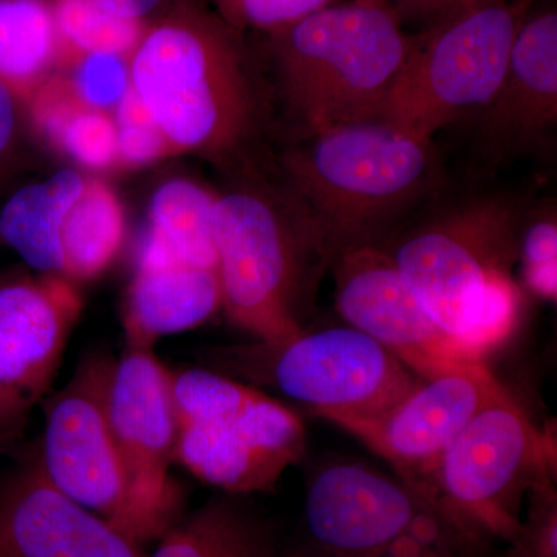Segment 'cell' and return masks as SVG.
Instances as JSON below:
<instances>
[{
	"mask_svg": "<svg viewBox=\"0 0 557 557\" xmlns=\"http://www.w3.org/2000/svg\"><path fill=\"white\" fill-rule=\"evenodd\" d=\"M131 87L171 152L223 157L251 135L258 109L239 40L194 5L148 24L129 57Z\"/></svg>",
	"mask_w": 557,
	"mask_h": 557,
	"instance_id": "obj_1",
	"label": "cell"
},
{
	"mask_svg": "<svg viewBox=\"0 0 557 557\" xmlns=\"http://www.w3.org/2000/svg\"><path fill=\"white\" fill-rule=\"evenodd\" d=\"M292 196L327 248L383 240L384 230L438 183L432 139L384 120L339 124L307 135L285 159Z\"/></svg>",
	"mask_w": 557,
	"mask_h": 557,
	"instance_id": "obj_2",
	"label": "cell"
},
{
	"mask_svg": "<svg viewBox=\"0 0 557 557\" xmlns=\"http://www.w3.org/2000/svg\"><path fill=\"white\" fill-rule=\"evenodd\" d=\"M214 239L222 309L258 343L306 329L327 248L295 197L240 186L215 197Z\"/></svg>",
	"mask_w": 557,
	"mask_h": 557,
	"instance_id": "obj_3",
	"label": "cell"
},
{
	"mask_svg": "<svg viewBox=\"0 0 557 557\" xmlns=\"http://www.w3.org/2000/svg\"><path fill=\"white\" fill-rule=\"evenodd\" d=\"M285 100L306 135L381 120L413 39L386 3H332L270 33Z\"/></svg>",
	"mask_w": 557,
	"mask_h": 557,
	"instance_id": "obj_4",
	"label": "cell"
},
{
	"mask_svg": "<svg viewBox=\"0 0 557 557\" xmlns=\"http://www.w3.org/2000/svg\"><path fill=\"white\" fill-rule=\"evenodd\" d=\"M300 530L299 557H493L426 487L358 461L311 475Z\"/></svg>",
	"mask_w": 557,
	"mask_h": 557,
	"instance_id": "obj_5",
	"label": "cell"
},
{
	"mask_svg": "<svg viewBox=\"0 0 557 557\" xmlns=\"http://www.w3.org/2000/svg\"><path fill=\"white\" fill-rule=\"evenodd\" d=\"M215 372L267 387L347 432L386 416L417 386V376L387 348L348 325L307 332L282 344L214 348Z\"/></svg>",
	"mask_w": 557,
	"mask_h": 557,
	"instance_id": "obj_6",
	"label": "cell"
},
{
	"mask_svg": "<svg viewBox=\"0 0 557 557\" xmlns=\"http://www.w3.org/2000/svg\"><path fill=\"white\" fill-rule=\"evenodd\" d=\"M177 416L175 460L228 494L265 493L306 453L295 410L212 369L172 372Z\"/></svg>",
	"mask_w": 557,
	"mask_h": 557,
	"instance_id": "obj_7",
	"label": "cell"
},
{
	"mask_svg": "<svg viewBox=\"0 0 557 557\" xmlns=\"http://www.w3.org/2000/svg\"><path fill=\"white\" fill-rule=\"evenodd\" d=\"M531 0H497L432 24L412 51L381 120L417 137L480 112L504 79Z\"/></svg>",
	"mask_w": 557,
	"mask_h": 557,
	"instance_id": "obj_8",
	"label": "cell"
},
{
	"mask_svg": "<svg viewBox=\"0 0 557 557\" xmlns=\"http://www.w3.org/2000/svg\"><path fill=\"white\" fill-rule=\"evenodd\" d=\"M552 443L500 386L450 443L426 490L458 520L493 542H509L531 487L555 478Z\"/></svg>",
	"mask_w": 557,
	"mask_h": 557,
	"instance_id": "obj_9",
	"label": "cell"
},
{
	"mask_svg": "<svg viewBox=\"0 0 557 557\" xmlns=\"http://www.w3.org/2000/svg\"><path fill=\"white\" fill-rule=\"evenodd\" d=\"M519 225L508 201H469L388 247L421 309L457 343L487 287L518 262Z\"/></svg>",
	"mask_w": 557,
	"mask_h": 557,
	"instance_id": "obj_10",
	"label": "cell"
},
{
	"mask_svg": "<svg viewBox=\"0 0 557 557\" xmlns=\"http://www.w3.org/2000/svg\"><path fill=\"white\" fill-rule=\"evenodd\" d=\"M113 361L106 355L84 359L67 386L44 403L46 429L36 454L51 485L137 541L129 487L108 416Z\"/></svg>",
	"mask_w": 557,
	"mask_h": 557,
	"instance_id": "obj_11",
	"label": "cell"
},
{
	"mask_svg": "<svg viewBox=\"0 0 557 557\" xmlns=\"http://www.w3.org/2000/svg\"><path fill=\"white\" fill-rule=\"evenodd\" d=\"M108 416L126 474L135 539L163 536L175 523L170 468L177 449L172 372L149 348L127 346L113 361Z\"/></svg>",
	"mask_w": 557,
	"mask_h": 557,
	"instance_id": "obj_12",
	"label": "cell"
},
{
	"mask_svg": "<svg viewBox=\"0 0 557 557\" xmlns=\"http://www.w3.org/2000/svg\"><path fill=\"white\" fill-rule=\"evenodd\" d=\"M81 302L61 277L0 276V450L24 435L49 394Z\"/></svg>",
	"mask_w": 557,
	"mask_h": 557,
	"instance_id": "obj_13",
	"label": "cell"
},
{
	"mask_svg": "<svg viewBox=\"0 0 557 557\" xmlns=\"http://www.w3.org/2000/svg\"><path fill=\"white\" fill-rule=\"evenodd\" d=\"M329 267L336 311L346 325L375 339L420 379L485 362L471 357L424 313L383 240L341 248Z\"/></svg>",
	"mask_w": 557,
	"mask_h": 557,
	"instance_id": "obj_14",
	"label": "cell"
},
{
	"mask_svg": "<svg viewBox=\"0 0 557 557\" xmlns=\"http://www.w3.org/2000/svg\"><path fill=\"white\" fill-rule=\"evenodd\" d=\"M500 386L485 362L457 366L420 379L386 416L350 434L384 458L398 478L424 487L450 443Z\"/></svg>",
	"mask_w": 557,
	"mask_h": 557,
	"instance_id": "obj_15",
	"label": "cell"
},
{
	"mask_svg": "<svg viewBox=\"0 0 557 557\" xmlns=\"http://www.w3.org/2000/svg\"><path fill=\"white\" fill-rule=\"evenodd\" d=\"M0 557H146L134 539L51 485L32 453L0 486Z\"/></svg>",
	"mask_w": 557,
	"mask_h": 557,
	"instance_id": "obj_16",
	"label": "cell"
},
{
	"mask_svg": "<svg viewBox=\"0 0 557 557\" xmlns=\"http://www.w3.org/2000/svg\"><path fill=\"white\" fill-rule=\"evenodd\" d=\"M487 148L500 156L537 148L557 123V14H527L504 79L480 110Z\"/></svg>",
	"mask_w": 557,
	"mask_h": 557,
	"instance_id": "obj_17",
	"label": "cell"
},
{
	"mask_svg": "<svg viewBox=\"0 0 557 557\" xmlns=\"http://www.w3.org/2000/svg\"><path fill=\"white\" fill-rule=\"evenodd\" d=\"M222 309L219 271L172 259H138L127 292V346L149 348L163 336L203 324Z\"/></svg>",
	"mask_w": 557,
	"mask_h": 557,
	"instance_id": "obj_18",
	"label": "cell"
},
{
	"mask_svg": "<svg viewBox=\"0 0 557 557\" xmlns=\"http://www.w3.org/2000/svg\"><path fill=\"white\" fill-rule=\"evenodd\" d=\"M86 185L79 172L64 170L17 189L0 209V240L42 276L64 278L62 228Z\"/></svg>",
	"mask_w": 557,
	"mask_h": 557,
	"instance_id": "obj_19",
	"label": "cell"
},
{
	"mask_svg": "<svg viewBox=\"0 0 557 557\" xmlns=\"http://www.w3.org/2000/svg\"><path fill=\"white\" fill-rule=\"evenodd\" d=\"M234 496L211 498L174 523L150 557H299L265 519Z\"/></svg>",
	"mask_w": 557,
	"mask_h": 557,
	"instance_id": "obj_20",
	"label": "cell"
},
{
	"mask_svg": "<svg viewBox=\"0 0 557 557\" xmlns=\"http://www.w3.org/2000/svg\"><path fill=\"white\" fill-rule=\"evenodd\" d=\"M215 196L189 180L163 183L153 193L146 236L186 265L218 270Z\"/></svg>",
	"mask_w": 557,
	"mask_h": 557,
	"instance_id": "obj_21",
	"label": "cell"
},
{
	"mask_svg": "<svg viewBox=\"0 0 557 557\" xmlns=\"http://www.w3.org/2000/svg\"><path fill=\"white\" fill-rule=\"evenodd\" d=\"M124 214L115 194L97 180L70 208L62 228L64 278H91L108 269L123 244Z\"/></svg>",
	"mask_w": 557,
	"mask_h": 557,
	"instance_id": "obj_22",
	"label": "cell"
},
{
	"mask_svg": "<svg viewBox=\"0 0 557 557\" xmlns=\"http://www.w3.org/2000/svg\"><path fill=\"white\" fill-rule=\"evenodd\" d=\"M60 40L47 0H0V81L14 94L46 72Z\"/></svg>",
	"mask_w": 557,
	"mask_h": 557,
	"instance_id": "obj_23",
	"label": "cell"
},
{
	"mask_svg": "<svg viewBox=\"0 0 557 557\" xmlns=\"http://www.w3.org/2000/svg\"><path fill=\"white\" fill-rule=\"evenodd\" d=\"M53 13L60 39L83 54L110 51L131 57L148 27L112 16L94 0H54Z\"/></svg>",
	"mask_w": 557,
	"mask_h": 557,
	"instance_id": "obj_24",
	"label": "cell"
},
{
	"mask_svg": "<svg viewBox=\"0 0 557 557\" xmlns=\"http://www.w3.org/2000/svg\"><path fill=\"white\" fill-rule=\"evenodd\" d=\"M518 262L523 287L539 299L557 298L556 209L545 208L522 222L518 236Z\"/></svg>",
	"mask_w": 557,
	"mask_h": 557,
	"instance_id": "obj_25",
	"label": "cell"
},
{
	"mask_svg": "<svg viewBox=\"0 0 557 557\" xmlns=\"http://www.w3.org/2000/svg\"><path fill=\"white\" fill-rule=\"evenodd\" d=\"M528 515L505 557H557V497L555 478L531 487Z\"/></svg>",
	"mask_w": 557,
	"mask_h": 557,
	"instance_id": "obj_26",
	"label": "cell"
},
{
	"mask_svg": "<svg viewBox=\"0 0 557 557\" xmlns=\"http://www.w3.org/2000/svg\"><path fill=\"white\" fill-rule=\"evenodd\" d=\"M335 0H214L219 16L234 30L273 33Z\"/></svg>",
	"mask_w": 557,
	"mask_h": 557,
	"instance_id": "obj_27",
	"label": "cell"
},
{
	"mask_svg": "<svg viewBox=\"0 0 557 557\" xmlns=\"http://www.w3.org/2000/svg\"><path fill=\"white\" fill-rule=\"evenodd\" d=\"M75 84L79 98L91 108L119 106L131 89L129 57L110 51L84 53Z\"/></svg>",
	"mask_w": 557,
	"mask_h": 557,
	"instance_id": "obj_28",
	"label": "cell"
},
{
	"mask_svg": "<svg viewBox=\"0 0 557 557\" xmlns=\"http://www.w3.org/2000/svg\"><path fill=\"white\" fill-rule=\"evenodd\" d=\"M116 108L115 124L121 159L145 164L171 152L166 139L132 87Z\"/></svg>",
	"mask_w": 557,
	"mask_h": 557,
	"instance_id": "obj_29",
	"label": "cell"
},
{
	"mask_svg": "<svg viewBox=\"0 0 557 557\" xmlns=\"http://www.w3.org/2000/svg\"><path fill=\"white\" fill-rule=\"evenodd\" d=\"M70 156L91 168H104L119 157L116 124L98 110L79 112L61 126Z\"/></svg>",
	"mask_w": 557,
	"mask_h": 557,
	"instance_id": "obj_30",
	"label": "cell"
},
{
	"mask_svg": "<svg viewBox=\"0 0 557 557\" xmlns=\"http://www.w3.org/2000/svg\"><path fill=\"white\" fill-rule=\"evenodd\" d=\"M20 123V104H17L16 94L0 81V164L9 159L16 148Z\"/></svg>",
	"mask_w": 557,
	"mask_h": 557,
	"instance_id": "obj_31",
	"label": "cell"
},
{
	"mask_svg": "<svg viewBox=\"0 0 557 557\" xmlns=\"http://www.w3.org/2000/svg\"><path fill=\"white\" fill-rule=\"evenodd\" d=\"M94 2L102 11L120 20L148 24L146 21L157 11L164 9L168 0H94Z\"/></svg>",
	"mask_w": 557,
	"mask_h": 557,
	"instance_id": "obj_32",
	"label": "cell"
},
{
	"mask_svg": "<svg viewBox=\"0 0 557 557\" xmlns=\"http://www.w3.org/2000/svg\"><path fill=\"white\" fill-rule=\"evenodd\" d=\"M493 2H497V0H429L421 20L429 21L432 25L446 20V17L456 16L463 11L478 9V7Z\"/></svg>",
	"mask_w": 557,
	"mask_h": 557,
	"instance_id": "obj_33",
	"label": "cell"
},
{
	"mask_svg": "<svg viewBox=\"0 0 557 557\" xmlns=\"http://www.w3.org/2000/svg\"><path fill=\"white\" fill-rule=\"evenodd\" d=\"M376 2L386 3L397 13L399 21L403 22V17L421 20L429 0H376Z\"/></svg>",
	"mask_w": 557,
	"mask_h": 557,
	"instance_id": "obj_34",
	"label": "cell"
},
{
	"mask_svg": "<svg viewBox=\"0 0 557 557\" xmlns=\"http://www.w3.org/2000/svg\"><path fill=\"white\" fill-rule=\"evenodd\" d=\"M0 456H3V453H2V450H0Z\"/></svg>",
	"mask_w": 557,
	"mask_h": 557,
	"instance_id": "obj_35",
	"label": "cell"
}]
</instances>
